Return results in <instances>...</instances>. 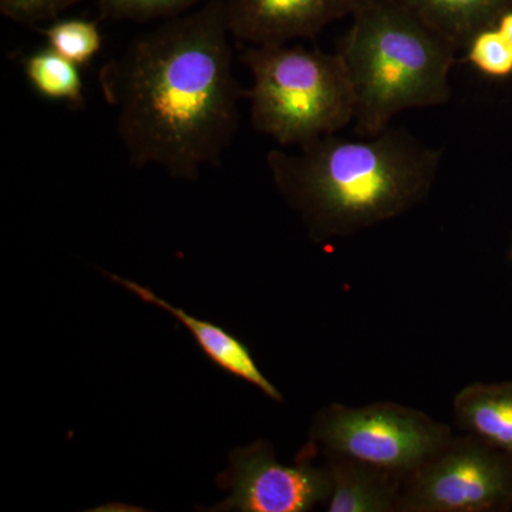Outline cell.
<instances>
[{
	"mask_svg": "<svg viewBox=\"0 0 512 512\" xmlns=\"http://www.w3.org/2000/svg\"><path fill=\"white\" fill-rule=\"evenodd\" d=\"M309 444L292 466L276 460L274 447L256 440L229 453V466L217 484L228 491L224 501L210 511L306 512L326 504L332 493L328 467L315 466Z\"/></svg>",
	"mask_w": 512,
	"mask_h": 512,
	"instance_id": "cell-7",
	"label": "cell"
},
{
	"mask_svg": "<svg viewBox=\"0 0 512 512\" xmlns=\"http://www.w3.org/2000/svg\"><path fill=\"white\" fill-rule=\"evenodd\" d=\"M229 30L249 46L284 45L311 39L343 16L349 0H224Z\"/></svg>",
	"mask_w": 512,
	"mask_h": 512,
	"instance_id": "cell-8",
	"label": "cell"
},
{
	"mask_svg": "<svg viewBox=\"0 0 512 512\" xmlns=\"http://www.w3.org/2000/svg\"><path fill=\"white\" fill-rule=\"evenodd\" d=\"M227 9L212 0L138 37L101 67L104 99L131 164L195 180L220 165L239 124Z\"/></svg>",
	"mask_w": 512,
	"mask_h": 512,
	"instance_id": "cell-1",
	"label": "cell"
},
{
	"mask_svg": "<svg viewBox=\"0 0 512 512\" xmlns=\"http://www.w3.org/2000/svg\"><path fill=\"white\" fill-rule=\"evenodd\" d=\"M497 29L500 30L501 35L504 36V39L507 40L508 45H510L512 49V10L505 13L503 18L500 19Z\"/></svg>",
	"mask_w": 512,
	"mask_h": 512,
	"instance_id": "cell-18",
	"label": "cell"
},
{
	"mask_svg": "<svg viewBox=\"0 0 512 512\" xmlns=\"http://www.w3.org/2000/svg\"><path fill=\"white\" fill-rule=\"evenodd\" d=\"M441 151L400 128L376 136H326L298 153L271 151L268 167L309 238H346L394 220L429 197Z\"/></svg>",
	"mask_w": 512,
	"mask_h": 512,
	"instance_id": "cell-2",
	"label": "cell"
},
{
	"mask_svg": "<svg viewBox=\"0 0 512 512\" xmlns=\"http://www.w3.org/2000/svg\"><path fill=\"white\" fill-rule=\"evenodd\" d=\"M512 511V458L464 434L404 478L397 512Z\"/></svg>",
	"mask_w": 512,
	"mask_h": 512,
	"instance_id": "cell-6",
	"label": "cell"
},
{
	"mask_svg": "<svg viewBox=\"0 0 512 512\" xmlns=\"http://www.w3.org/2000/svg\"><path fill=\"white\" fill-rule=\"evenodd\" d=\"M104 18L148 20L175 18L192 8L197 0H96Z\"/></svg>",
	"mask_w": 512,
	"mask_h": 512,
	"instance_id": "cell-16",
	"label": "cell"
},
{
	"mask_svg": "<svg viewBox=\"0 0 512 512\" xmlns=\"http://www.w3.org/2000/svg\"><path fill=\"white\" fill-rule=\"evenodd\" d=\"M50 49L70 62L89 63L100 52L103 37L96 23L84 19H64L42 30Z\"/></svg>",
	"mask_w": 512,
	"mask_h": 512,
	"instance_id": "cell-14",
	"label": "cell"
},
{
	"mask_svg": "<svg viewBox=\"0 0 512 512\" xmlns=\"http://www.w3.org/2000/svg\"><path fill=\"white\" fill-rule=\"evenodd\" d=\"M349 2H350V5L353 6V9H355L356 6L359 5V3L365 2V0H349Z\"/></svg>",
	"mask_w": 512,
	"mask_h": 512,
	"instance_id": "cell-19",
	"label": "cell"
},
{
	"mask_svg": "<svg viewBox=\"0 0 512 512\" xmlns=\"http://www.w3.org/2000/svg\"><path fill=\"white\" fill-rule=\"evenodd\" d=\"M104 274L109 276L111 281L123 285L128 291L133 292L141 301L156 305L173 315L175 319L180 320L185 328L190 330L195 342L198 343L202 352L215 366L220 367L229 375L252 384L274 402H284V396L259 370L254 357H252L248 346L244 342L235 338L227 330L222 329L221 326L214 325V323L207 322V320L194 318L183 309L175 308L146 286L138 285L136 282L128 281V279L120 278V276L107 274V272H104Z\"/></svg>",
	"mask_w": 512,
	"mask_h": 512,
	"instance_id": "cell-9",
	"label": "cell"
},
{
	"mask_svg": "<svg viewBox=\"0 0 512 512\" xmlns=\"http://www.w3.org/2000/svg\"><path fill=\"white\" fill-rule=\"evenodd\" d=\"M336 52L355 92L356 136L390 127L397 114L443 106L458 50L392 0H365Z\"/></svg>",
	"mask_w": 512,
	"mask_h": 512,
	"instance_id": "cell-3",
	"label": "cell"
},
{
	"mask_svg": "<svg viewBox=\"0 0 512 512\" xmlns=\"http://www.w3.org/2000/svg\"><path fill=\"white\" fill-rule=\"evenodd\" d=\"M332 478L328 512H397L404 477L342 454L323 453Z\"/></svg>",
	"mask_w": 512,
	"mask_h": 512,
	"instance_id": "cell-10",
	"label": "cell"
},
{
	"mask_svg": "<svg viewBox=\"0 0 512 512\" xmlns=\"http://www.w3.org/2000/svg\"><path fill=\"white\" fill-rule=\"evenodd\" d=\"M453 412L458 429L512 458V382L468 384Z\"/></svg>",
	"mask_w": 512,
	"mask_h": 512,
	"instance_id": "cell-12",
	"label": "cell"
},
{
	"mask_svg": "<svg viewBox=\"0 0 512 512\" xmlns=\"http://www.w3.org/2000/svg\"><path fill=\"white\" fill-rule=\"evenodd\" d=\"M242 62L252 76V126L281 146H305L355 120V92L338 52L249 46Z\"/></svg>",
	"mask_w": 512,
	"mask_h": 512,
	"instance_id": "cell-4",
	"label": "cell"
},
{
	"mask_svg": "<svg viewBox=\"0 0 512 512\" xmlns=\"http://www.w3.org/2000/svg\"><path fill=\"white\" fill-rule=\"evenodd\" d=\"M79 64L47 47L23 59L28 82L40 96L63 101L72 107L84 104L83 80Z\"/></svg>",
	"mask_w": 512,
	"mask_h": 512,
	"instance_id": "cell-13",
	"label": "cell"
},
{
	"mask_svg": "<svg viewBox=\"0 0 512 512\" xmlns=\"http://www.w3.org/2000/svg\"><path fill=\"white\" fill-rule=\"evenodd\" d=\"M451 437L448 424L393 402L329 404L316 413L309 430L316 454H342L404 478L437 456Z\"/></svg>",
	"mask_w": 512,
	"mask_h": 512,
	"instance_id": "cell-5",
	"label": "cell"
},
{
	"mask_svg": "<svg viewBox=\"0 0 512 512\" xmlns=\"http://www.w3.org/2000/svg\"><path fill=\"white\" fill-rule=\"evenodd\" d=\"M80 0H0L3 16L22 25L56 18Z\"/></svg>",
	"mask_w": 512,
	"mask_h": 512,
	"instance_id": "cell-17",
	"label": "cell"
},
{
	"mask_svg": "<svg viewBox=\"0 0 512 512\" xmlns=\"http://www.w3.org/2000/svg\"><path fill=\"white\" fill-rule=\"evenodd\" d=\"M457 50L485 29L497 28L512 0H392Z\"/></svg>",
	"mask_w": 512,
	"mask_h": 512,
	"instance_id": "cell-11",
	"label": "cell"
},
{
	"mask_svg": "<svg viewBox=\"0 0 512 512\" xmlns=\"http://www.w3.org/2000/svg\"><path fill=\"white\" fill-rule=\"evenodd\" d=\"M468 62L490 77H508L512 74V49L497 28L478 33L467 46Z\"/></svg>",
	"mask_w": 512,
	"mask_h": 512,
	"instance_id": "cell-15",
	"label": "cell"
}]
</instances>
